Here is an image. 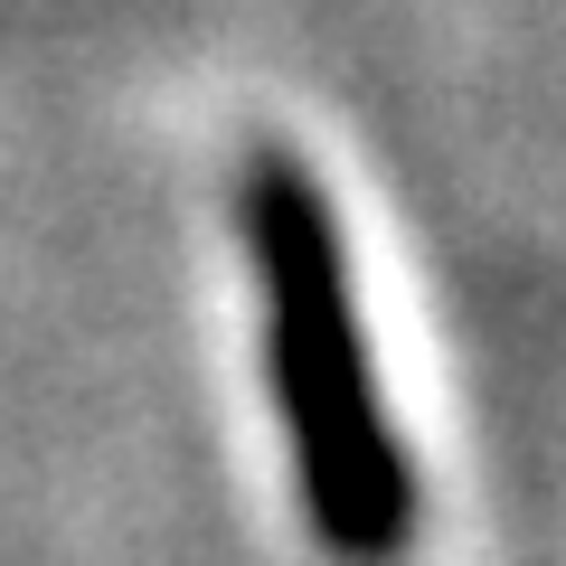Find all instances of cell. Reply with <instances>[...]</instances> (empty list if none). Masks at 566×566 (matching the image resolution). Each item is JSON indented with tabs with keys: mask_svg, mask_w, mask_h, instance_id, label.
I'll use <instances>...</instances> for the list:
<instances>
[{
	"mask_svg": "<svg viewBox=\"0 0 566 566\" xmlns=\"http://www.w3.org/2000/svg\"><path fill=\"white\" fill-rule=\"evenodd\" d=\"M237 245H245V274H255L264 378H274L312 547L340 566H406V547L424 538V472L387 416L340 208L293 142H245Z\"/></svg>",
	"mask_w": 566,
	"mask_h": 566,
	"instance_id": "1",
	"label": "cell"
}]
</instances>
